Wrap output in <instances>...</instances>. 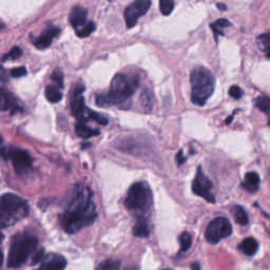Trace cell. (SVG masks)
Here are the masks:
<instances>
[{"mask_svg": "<svg viewBox=\"0 0 270 270\" xmlns=\"http://www.w3.org/2000/svg\"><path fill=\"white\" fill-rule=\"evenodd\" d=\"M97 217V209L91 190L81 184L72 189L64 211L61 215L62 227L67 233H76L92 225Z\"/></svg>", "mask_w": 270, "mask_h": 270, "instance_id": "1", "label": "cell"}, {"mask_svg": "<svg viewBox=\"0 0 270 270\" xmlns=\"http://www.w3.org/2000/svg\"><path fill=\"white\" fill-rule=\"evenodd\" d=\"M138 84H140V80L136 76L117 74L111 82L109 93L96 97V104L100 107H109L115 104L125 108V104L134 94Z\"/></svg>", "mask_w": 270, "mask_h": 270, "instance_id": "2", "label": "cell"}, {"mask_svg": "<svg viewBox=\"0 0 270 270\" xmlns=\"http://www.w3.org/2000/svg\"><path fill=\"white\" fill-rule=\"evenodd\" d=\"M28 203L14 193L0 196V229L8 228L28 216Z\"/></svg>", "mask_w": 270, "mask_h": 270, "instance_id": "3", "label": "cell"}, {"mask_svg": "<svg viewBox=\"0 0 270 270\" xmlns=\"http://www.w3.org/2000/svg\"><path fill=\"white\" fill-rule=\"evenodd\" d=\"M38 246V240L28 232H19L13 236L8 256V266L10 268L21 267L30 256L35 252Z\"/></svg>", "mask_w": 270, "mask_h": 270, "instance_id": "4", "label": "cell"}, {"mask_svg": "<svg viewBox=\"0 0 270 270\" xmlns=\"http://www.w3.org/2000/svg\"><path fill=\"white\" fill-rule=\"evenodd\" d=\"M191 102L196 106H204L213 94L215 80L211 72L204 67L194 68L191 72Z\"/></svg>", "mask_w": 270, "mask_h": 270, "instance_id": "5", "label": "cell"}, {"mask_svg": "<svg viewBox=\"0 0 270 270\" xmlns=\"http://www.w3.org/2000/svg\"><path fill=\"white\" fill-rule=\"evenodd\" d=\"M152 203V193L148 184L138 182L130 187L125 206L130 211H144L148 209Z\"/></svg>", "mask_w": 270, "mask_h": 270, "instance_id": "6", "label": "cell"}, {"mask_svg": "<svg viewBox=\"0 0 270 270\" xmlns=\"http://www.w3.org/2000/svg\"><path fill=\"white\" fill-rule=\"evenodd\" d=\"M232 233L231 223L226 217H216L207 226L205 238L211 244H217Z\"/></svg>", "mask_w": 270, "mask_h": 270, "instance_id": "7", "label": "cell"}, {"mask_svg": "<svg viewBox=\"0 0 270 270\" xmlns=\"http://www.w3.org/2000/svg\"><path fill=\"white\" fill-rule=\"evenodd\" d=\"M0 154L4 160H11L14 166L16 172L19 174H23L32 166V157L28 151L17 149V148H8L0 151Z\"/></svg>", "mask_w": 270, "mask_h": 270, "instance_id": "8", "label": "cell"}, {"mask_svg": "<svg viewBox=\"0 0 270 270\" xmlns=\"http://www.w3.org/2000/svg\"><path fill=\"white\" fill-rule=\"evenodd\" d=\"M212 183L208 177L203 172L201 167H199L196 171V175L192 182V191L194 194L199 195L203 199H205L209 203H214L215 199L211 193Z\"/></svg>", "mask_w": 270, "mask_h": 270, "instance_id": "9", "label": "cell"}, {"mask_svg": "<svg viewBox=\"0 0 270 270\" xmlns=\"http://www.w3.org/2000/svg\"><path fill=\"white\" fill-rule=\"evenodd\" d=\"M151 6L150 0H135L131 3L127 9L125 10V21H126L127 27L133 28L136 24L138 18L144 16L149 11Z\"/></svg>", "mask_w": 270, "mask_h": 270, "instance_id": "10", "label": "cell"}, {"mask_svg": "<svg viewBox=\"0 0 270 270\" xmlns=\"http://www.w3.org/2000/svg\"><path fill=\"white\" fill-rule=\"evenodd\" d=\"M84 91L83 85H77L73 91V96L71 100L72 113L77 118L78 122L85 123V111L87 107L84 104V100L83 96V92Z\"/></svg>", "mask_w": 270, "mask_h": 270, "instance_id": "11", "label": "cell"}, {"mask_svg": "<svg viewBox=\"0 0 270 270\" xmlns=\"http://www.w3.org/2000/svg\"><path fill=\"white\" fill-rule=\"evenodd\" d=\"M59 32H61V30L56 27L47 28L42 33V35L34 42L35 47L41 50L49 48L52 42H53V39L59 34Z\"/></svg>", "mask_w": 270, "mask_h": 270, "instance_id": "12", "label": "cell"}, {"mask_svg": "<svg viewBox=\"0 0 270 270\" xmlns=\"http://www.w3.org/2000/svg\"><path fill=\"white\" fill-rule=\"evenodd\" d=\"M65 266H67V260H65L62 255L52 253L48 256H44L41 268L59 270L65 268Z\"/></svg>", "mask_w": 270, "mask_h": 270, "instance_id": "13", "label": "cell"}, {"mask_svg": "<svg viewBox=\"0 0 270 270\" xmlns=\"http://www.w3.org/2000/svg\"><path fill=\"white\" fill-rule=\"evenodd\" d=\"M87 14H88V11L83 9V6H80V5L74 6V8L72 9L69 17V21L72 27L78 29L81 28L82 25H83L85 21H87Z\"/></svg>", "mask_w": 270, "mask_h": 270, "instance_id": "14", "label": "cell"}, {"mask_svg": "<svg viewBox=\"0 0 270 270\" xmlns=\"http://www.w3.org/2000/svg\"><path fill=\"white\" fill-rule=\"evenodd\" d=\"M261 179L256 172H248L245 174V179L242 183L243 188L250 193H254L259 190Z\"/></svg>", "mask_w": 270, "mask_h": 270, "instance_id": "15", "label": "cell"}, {"mask_svg": "<svg viewBox=\"0 0 270 270\" xmlns=\"http://www.w3.org/2000/svg\"><path fill=\"white\" fill-rule=\"evenodd\" d=\"M133 234L136 238H148L150 235V225L149 221L144 216H140L137 219L134 228H133Z\"/></svg>", "mask_w": 270, "mask_h": 270, "instance_id": "16", "label": "cell"}, {"mask_svg": "<svg viewBox=\"0 0 270 270\" xmlns=\"http://www.w3.org/2000/svg\"><path fill=\"white\" fill-rule=\"evenodd\" d=\"M239 248L242 251V253H244L245 255H248V256H252L256 253V251H258L259 243L253 238H247L241 243Z\"/></svg>", "mask_w": 270, "mask_h": 270, "instance_id": "17", "label": "cell"}, {"mask_svg": "<svg viewBox=\"0 0 270 270\" xmlns=\"http://www.w3.org/2000/svg\"><path fill=\"white\" fill-rule=\"evenodd\" d=\"M75 131H76V134L80 137H83V138L93 137V136H96V135L100 134V131L87 126L85 123H83V122L77 123Z\"/></svg>", "mask_w": 270, "mask_h": 270, "instance_id": "18", "label": "cell"}, {"mask_svg": "<svg viewBox=\"0 0 270 270\" xmlns=\"http://www.w3.org/2000/svg\"><path fill=\"white\" fill-rule=\"evenodd\" d=\"M59 89L61 88H59L58 85H53V84H50L47 88H45V97H47V100L50 103L54 104V103H58L62 101V94Z\"/></svg>", "mask_w": 270, "mask_h": 270, "instance_id": "19", "label": "cell"}, {"mask_svg": "<svg viewBox=\"0 0 270 270\" xmlns=\"http://www.w3.org/2000/svg\"><path fill=\"white\" fill-rule=\"evenodd\" d=\"M233 216L235 222L240 224L242 226H245L248 224V214L246 212V210L244 209L242 206H235L233 208Z\"/></svg>", "mask_w": 270, "mask_h": 270, "instance_id": "20", "label": "cell"}, {"mask_svg": "<svg viewBox=\"0 0 270 270\" xmlns=\"http://www.w3.org/2000/svg\"><path fill=\"white\" fill-rule=\"evenodd\" d=\"M255 106L258 107L262 112L268 115L269 120L268 124L270 126V97L268 96H260L255 100Z\"/></svg>", "mask_w": 270, "mask_h": 270, "instance_id": "21", "label": "cell"}, {"mask_svg": "<svg viewBox=\"0 0 270 270\" xmlns=\"http://www.w3.org/2000/svg\"><path fill=\"white\" fill-rule=\"evenodd\" d=\"M95 28H96V25L93 21L85 22L83 25H82L81 28L76 29V35L81 38L88 37L95 31Z\"/></svg>", "mask_w": 270, "mask_h": 270, "instance_id": "22", "label": "cell"}, {"mask_svg": "<svg viewBox=\"0 0 270 270\" xmlns=\"http://www.w3.org/2000/svg\"><path fill=\"white\" fill-rule=\"evenodd\" d=\"M87 121H94L100 125H103V126H106L108 124L107 117L101 115L100 113H96V112L92 111L91 109H88V108H87V111H85V122Z\"/></svg>", "mask_w": 270, "mask_h": 270, "instance_id": "23", "label": "cell"}, {"mask_svg": "<svg viewBox=\"0 0 270 270\" xmlns=\"http://www.w3.org/2000/svg\"><path fill=\"white\" fill-rule=\"evenodd\" d=\"M180 244H181V252H186L192 245V238L190 233L183 232L180 236Z\"/></svg>", "mask_w": 270, "mask_h": 270, "instance_id": "24", "label": "cell"}, {"mask_svg": "<svg viewBox=\"0 0 270 270\" xmlns=\"http://www.w3.org/2000/svg\"><path fill=\"white\" fill-rule=\"evenodd\" d=\"M160 9L163 15L168 16L174 9V1L173 0H160Z\"/></svg>", "mask_w": 270, "mask_h": 270, "instance_id": "25", "label": "cell"}, {"mask_svg": "<svg viewBox=\"0 0 270 270\" xmlns=\"http://www.w3.org/2000/svg\"><path fill=\"white\" fill-rule=\"evenodd\" d=\"M230 24L231 23H230L227 19H219V21H216L214 23L210 25V27H211V29L215 33V35H222L223 29L229 27Z\"/></svg>", "mask_w": 270, "mask_h": 270, "instance_id": "26", "label": "cell"}, {"mask_svg": "<svg viewBox=\"0 0 270 270\" xmlns=\"http://www.w3.org/2000/svg\"><path fill=\"white\" fill-rule=\"evenodd\" d=\"M258 43L260 45V48L265 51L266 53L270 51V32L264 33L258 37Z\"/></svg>", "mask_w": 270, "mask_h": 270, "instance_id": "27", "label": "cell"}, {"mask_svg": "<svg viewBox=\"0 0 270 270\" xmlns=\"http://www.w3.org/2000/svg\"><path fill=\"white\" fill-rule=\"evenodd\" d=\"M121 267V262L115 260H107L98 265V269L103 270H116Z\"/></svg>", "mask_w": 270, "mask_h": 270, "instance_id": "28", "label": "cell"}, {"mask_svg": "<svg viewBox=\"0 0 270 270\" xmlns=\"http://www.w3.org/2000/svg\"><path fill=\"white\" fill-rule=\"evenodd\" d=\"M52 81L55 83L56 85H58L59 88L62 89L63 88V75L59 70H55L53 73H52Z\"/></svg>", "mask_w": 270, "mask_h": 270, "instance_id": "29", "label": "cell"}, {"mask_svg": "<svg viewBox=\"0 0 270 270\" xmlns=\"http://www.w3.org/2000/svg\"><path fill=\"white\" fill-rule=\"evenodd\" d=\"M21 55H22V51H21V49L19 48V47H14V48H13V49L9 52V54L3 58V61H6V59H8V58L13 59V61H15V59L19 58Z\"/></svg>", "mask_w": 270, "mask_h": 270, "instance_id": "30", "label": "cell"}, {"mask_svg": "<svg viewBox=\"0 0 270 270\" xmlns=\"http://www.w3.org/2000/svg\"><path fill=\"white\" fill-rule=\"evenodd\" d=\"M229 95L234 100H240L243 96V91L238 85H232V87L229 88Z\"/></svg>", "mask_w": 270, "mask_h": 270, "instance_id": "31", "label": "cell"}, {"mask_svg": "<svg viewBox=\"0 0 270 270\" xmlns=\"http://www.w3.org/2000/svg\"><path fill=\"white\" fill-rule=\"evenodd\" d=\"M142 101L144 104V107L146 109H151V106H152V97H151V94L149 92L145 91L142 96Z\"/></svg>", "mask_w": 270, "mask_h": 270, "instance_id": "32", "label": "cell"}, {"mask_svg": "<svg viewBox=\"0 0 270 270\" xmlns=\"http://www.w3.org/2000/svg\"><path fill=\"white\" fill-rule=\"evenodd\" d=\"M10 74H11L12 77H14V78L22 77V76H24L25 74H27V69H25L24 67H17L15 69H13L10 72Z\"/></svg>", "mask_w": 270, "mask_h": 270, "instance_id": "33", "label": "cell"}, {"mask_svg": "<svg viewBox=\"0 0 270 270\" xmlns=\"http://www.w3.org/2000/svg\"><path fill=\"white\" fill-rule=\"evenodd\" d=\"M6 107V89L0 88V111H5Z\"/></svg>", "mask_w": 270, "mask_h": 270, "instance_id": "34", "label": "cell"}, {"mask_svg": "<svg viewBox=\"0 0 270 270\" xmlns=\"http://www.w3.org/2000/svg\"><path fill=\"white\" fill-rule=\"evenodd\" d=\"M43 258H44V251H43V249H41L39 251H37L36 253H34V255H33L32 265H36V264H38V263L42 262Z\"/></svg>", "mask_w": 270, "mask_h": 270, "instance_id": "35", "label": "cell"}, {"mask_svg": "<svg viewBox=\"0 0 270 270\" xmlns=\"http://www.w3.org/2000/svg\"><path fill=\"white\" fill-rule=\"evenodd\" d=\"M8 82H9L8 72H6L2 67H0V83H6Z\"/></svg>", "mask_w": 270, "mask_h": 270, "instance_id": "36", "label": "cell"}, {"mask_svg": "<svg viewBox=\"0 0 270 270\" xmlns=\"http://www.w3.org/2000/svg\"><path fill=\"white\" fill-rule=\"evenodd\" d=\"M176 161H177V164H179V165H182V164L185 163L186 157L183 155V151H182V150L180 151L179 153H177V155H176Z\"/></svg>", "mask_w": 270, "mask_h": 270, "instance_id": "37", "label": "cell"}, {"mask_svg": "<svg viewBox=\"0 0 270 270\" xmlns=\"http://www.w3.org/2000/svg\"><path fill=\"white\" fill-rule=\"evenodd\" d=\"M2 263H3V254L1 250H0V267L2 266Z\"/></svg>", "mask_w": 270, "mask_h": 270, "instance_id": "38", "label": "cell"}, {"mask_svg": "<svg viewBox=\"0 0 270 270\" xmlns=\"http://www.w3.org/2000/svg\"><path fill=\"white\" fill-rule=\"evenodd\" d=\"M223 3H219V4H217V8H219V9H222V10H225V6H224V5H222Z\"/></svg>", "mask_w": 270, "mask_h": 270, "instance_id": "39", "label": "cell"}, {"mask_svg": "<svg viewBox=\"0 0 270 270\" xmlns=\"http://www.w3.org/2000/svg\"><path fill=\"white\" fill-rule=\"evenodd\" d=\"M2 240H3V235H2V233H1V232H0V243L2 242Z\"/></svg>", "mask_w": 270, "mask_h": 270, "instance_id": "40", "label": "cell"}, {"mask_svg": "<svg viewBox=\"0 0 270 270\" xmlns=\"http://www.w3.org/2000/svg\"><path fill=\"white\" fill-rule=\"evenodd\" d=\"M191 267H192V268H200V266H199V265H194V264H193L192 266H191Z\"/></svg>", "mask_w": 270, "mask_h": 270, "instance_id": "41", "label": "cell"}, {"mask_svg": "<svg viewBox=\"0 0 270 270\" xmlns=\"http://www.w3.org/2000/svg\"><path fill=\"white\" fill-rule=\"evenodd\" d=\"M2 144V137H0V145Z\"/></svg>", "mask_w": 270, "mask_h": 270, "instance_id": "42", "label": "cell"}, {"mask_svg": "<svg viewBox=\"0 0 270 270\" xmlns=\"http://www.w3.org/2000/svg\"><path fill=\"white\" fill-rule=\"evenodd\" d=\"M267 56H268V57H270V51H269V52H267Z\"/></svg>", "mask_w": 270, "mask_h": 270, "instance_id": "43", "label": "cell"}, {"mask_svg": "<svg viewBox=\"0 0 270 270\" xmlns=\"http://www.w3.org/2000/svg\"><path fill=\"white\" fill-rule=\"evenodd\" d=\"M0 28H2V27H1V25H0Z\"/></svg>", "mask_w": 270, "mask_h": 270, "instance_id": "44", "label": "cell"}]
</instances>
